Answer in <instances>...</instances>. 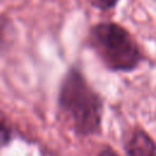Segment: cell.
<instances>
[{
	"label": "cell",
	"instance_id": "1",
	"mask_svg": "<svg viewBox=\"0 0 156 156\" xmlns=\"http://www.w3.org/2000/svg\"><path fill=\"white\" fill-rule=\"evenodd\" d=\"M58 104L76 133L91 135L99 132L102 104L79 71L71 69L66 74L60 88Z\"/></svg>",
	"mask_w": 156,
	"mask_h": 156
},
{
	"label": "cell",
	"instance_id": "4",
	"mask_svg": "<svg viewBox=\"0 0 156 156\" xmlns=\"http://www.w3.org/2000/svg\"><path fill=\"white\" fill-rule=\"evenodd\" d=\"M10 136H11L10 129L4 123H0V149L9 143Z\"/></svg>",
	"mask_w": 156,
	"mask_h": 156
},
{
	"label": "cell",
	"instance_id": "3",
	"mask_svg": "<svg viewBox=\"0 0 156 156\" xmlns=\"http://www.w3.org/2000/svg\"><path fill=\"white\" fill-rule=\"evenodd\" d=\"M128 156H156V144L143 130H138L133 134L127 144Z\"/></svg>",
	"mask_w": 156,
	"mask_h": 156
},
{
	"label": "cell",
	"instance_id": "2",
	"mask_svg": "<svg viewBox=\"0 0 156 156\" xmlns=\"http://www.w3.org/2000/svg\"><path fill=\"white\" fill-rule=\"evenodd\" d=\"M90 44L112 71H132L141 60L136 43L117 23L105 22L94 26L90 30Z\"/></svg>",
	"mask_w": 156,
	"mask_h": 156
},
{
	"label": "cell",
	"instance_id": "5",
	"mask_svg": "<svg viewBox=\"0 0 156 156\" xmlns=\"http://www.w3.org/2000/svg\"><path fill=\"white\" fill-rule=\"evenodd\" d=\"M93 5L98 9H101V10H108L111 7H113L117 2V0H93L91 1Z\"/></svg>",
	"mask_w": 156,
	"mask_h": 156
},
{
	"label": "cell",
	"instance_id": "6",
	"mask_svg": "<svg viewBox=\"0 0 156 156\" xmlns=\"http://www.w3.org/2000/svg\"><path fill=\"white\" fill-rule=\"evenodd\" d=\"M99 156H118V155H116L112 149H108V147H107V149H104V150L99 154Z\"/></svg>",
	"mask_w": 156,
	"mask_h": 156
}]
</instances>
